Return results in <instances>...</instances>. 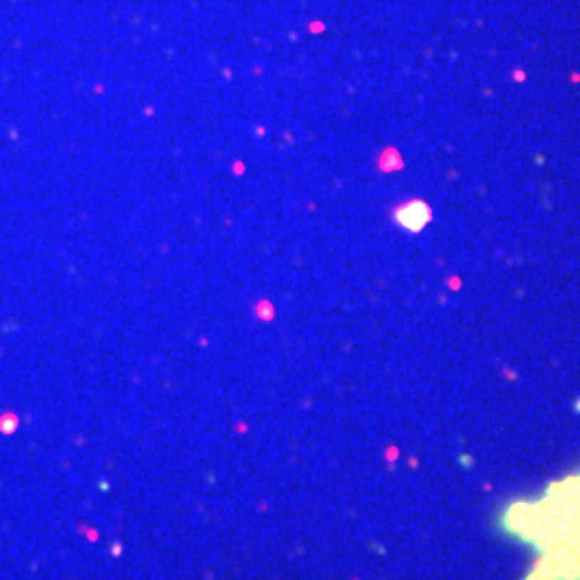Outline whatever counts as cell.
<instances>
[{
    "label": "cell",
    "instance_id": "obj_1",
    "mask_svg": "<svg viewBox=\"0 0 580 580\" xmlns=\"http://www.w3.org/2000/svg\"><path fill=\"white\" fill-rule=\"evenodd\" d=\"M395 219L408 230H419L428 222V207L421 204V202L404 204L402 209L395 211Z\"/></svg>",
    "mask_w": 580,
    "mask_h": 580
}]
</instances>
